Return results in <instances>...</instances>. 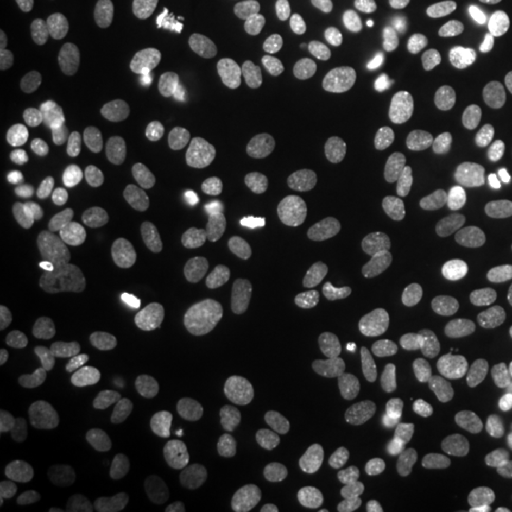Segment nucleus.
Masks as SVG:
<instances>
[{"instance_id": "6", "label": "nucleus", "mask_w": 512, "mask_h": 512, "mask_svg": "<svg viewBox=\"0 0 512 512\" xmlns=\"http://www.w3.org/2000/svg\"><path fill=\"white\" fill-rule=\"evenodd\" d=\"M103 29L114 35V46L126 52V63L148 74L183 69L194 46H200L205 6L200 0H92Z\"/></svg>"}, {"instance_id": "4", "label": "nucleus", "mask_w": 512, "mask_h": 512, "mask_svg": "<svg viewBox=\"0 0 512 512\" xmlns=\"http://www.w3.org/2000/svg\"><path fill=\"white\" fill-rule=\"evenodd\" d=\"M251 495V456L228 427H183L148 450L126 478L120 512H239Z\"/></svg>"}, {"instance_id": "7", "label": "nucleus", "mask_w": 512, "mask_h": 512, "mask_svg": "<svg viewBox=\"0 0 512 512\" xmlns=\"http://www.w3.org/2000/svg\"><path fill=\"white\" fill-rule=\"evenodd\" d=\"M40 251H46V234H40L35 205L6 177L0 183V302L29 296V285L40 274Z\"/></svg>"}, {"instance_id": "5", "label": "nucleus", "mask_w": 512, "mask_h": 512, "mask_svg": "<svg viewBox=\"0 0 512 512\" xmlns=\"http://www.w3.org/2000/svg\"><path fill=\"white\" fill-rule=\"evenodd\" d=\"M80 382V325L46 296L0 302V416L35 421Z\"/></svg>"}, {"instance_id": "3", "label": "nucleus", "mask_w": 512, "mask_h": 512, "mask_svg": "<svg viewBox=\"0 0 512 512\" xmlns=\"http://www.w3.org/2000/svg\"><path fill=\"white\" fill-rule=\"evenodd\" d=\"M188 222L211 262L256 274L285 245L296 211L291 160L279 143V126H262L256 114H211L194 126L183 154Z\"/></svg>"}, {"instance_id": "1", "label": "nucleus", "mask_w": 512, "mask_h": 512, "mask_svg": "<svg viewBox=\"0 0 512 512\" xmlns=\"http://www.w3.org/2000/svg\"><path fill=\"white\" fill-rule=\"evenodd\" d=\"M348 376L370 433L433 456L467 427L478 393V302L456 268L393 256L348 330Z\"/></svg>"}, {"instance_id": "2", "label": "nucleus", "mask_w": 512, "mask_h": 512, "mask_svg": "<svg viewBox=\"0 0 512 512\" xmlns=\"http://www.w3.org/2000/svg\"><path fill=\"white\" fill-rule=\"evenodd\" d=\"M279 143L291 160L296 211L336 239L376 234L410 194L416 143L393 97L370 80L336 74L291 97L279 114Z\"/></svg>"}]
</instances>
